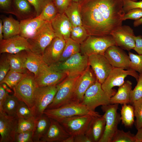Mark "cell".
<instances>
[{
    "label": "cell",
    "instance_id": "6da1fadb",
    "mask_svg": "<svg viewBox=\"0 0 142 142\" xmlns=\"http://www.w3.org/2000/svg\"><path fill=\"white\" fill-rule=\"evenodd\" d=\"M83 26L89 36L111 35L122 25L125 13L122 0H81Z\"/></svg>",
    "mask_w": 142,
    "mask_h": 142
},
{
    "label": "cell",
    "instance_id": "7a4b0ae2",
    "mask_svg": "<svg viewBox=\"0 0 142 142\" xmlns=\"http://www.w3.org/2000/svg\"><path fill=\"white\" fill-rule=\"evenodd\" d=\"M43 114L59 122L64 118L77 115H89L94 116H102L98 112L90 110L81 103L74 102L69 103L56 108L46 109Z\"/></svg>",
    "mask_w": 142,
    "mask_h": 142
},
{
    "label": "cell",
    "instance_id": "3957f363",
    "mask_svg": "<svg viewBox=\"0 0 142 142\" xmlns=\"http://www.w3.org/2000/svg\"><path fill=\"white\" fill-rule=\"evenodd\" d=\"M89 66L88 56L80 52L64 61H59L49 67L55 71L65 73L69 76L81 74Z\"/></svg>",
    "mask_w": 142,
    "mask_h": 142
},
{
    "label": "cell",
    "instance_id": "277c9868",
    "mask_svg": "<svg viewBox=\"0 0 142 142\" xmlns=\"http://www.w3.org/2000/svg\"><path fill=\"white\" fill-rule=\"evenodd\" d=\"M37 87L34 74L28 71L13 89V94L19 101L24 102L32 110L34 92Z\"/></svg>",
    "mask_w": 142,
    "mask_h": 142
},
{
    "label": "cell",
    "instance_id": "5b68a950",
    "mask_svg": "<svg viewBox=\"0 0 142 142\" xmlns=\"http://www.w3.org/2000/svg\"><path fill=\"white\" fill-rule=\"evenodd\" d=\"M80 75L67 76L57 85V91L54 98L46 109L58 108L72 102L76 83Z\"/></svg>",
    "mask_w": 142,
    "mask_h": 142
},
{
    "label": "cell",
    "instance_id": "8992f818",
    "mask_svg": "<svg viewBox=\"0 0 142 142\" xmlns=\"http://www.w3.org/2000/svg\"><path fill=\"white\" fill-rule=\"evenodd\" d=\"M115 45L111 35L98 36L89 35L80 44V53L88 56L93 54L104 55L109 47Z\"/></svg>",
    "mask_w": 142,
    "mask_h": 142
},
{
    "label": "cell",
    "instance_id": "52a82bcc",
    "mask_svg": "<svg viewBox=\"0 0 142 142\" xmlns=\"http://www.w3.org/2000/svg\"><path fill=\"white\" fill-rule=\"evenodd\" d=\"M123 68H113L107 78L102 84V89L106 94L111 98L116 93L113 89L114 87H120L124 83L125 78L128 75L134 78L137 81L139 75L136 71L130 69L125 70Z\"/></svg>",
    "mask_w": 142,
    "mask_h": 142
},
{
    "label": "cell",
    "instance_id": "ba28073f",
    "mask_svg": "<svg viewBox=\"0 0 142 142\" xmlns=\"http://www.w3.org/2000/svg\"><path fill=\"white\" fill-rule=\"evenodd\" d=\"M57 91V85L38 87L36 88L32 109L36 118L43 115L44 110L53 101Z\"/></svg>",
    "mask_w": 142,
    "mask_h": 142
},
{
    "label": "cell",
    "instance_id": "9c48e42d",
    "mask_svg": "<svg viewBox=\"0 0 142 142\" xmlns=\"http://www.w3.org/2000/svg\"><path fill=\"white\" fill-rule=\"evenodd\" d=\"M55 37L51 22L46 21L33 37L27 39L31 51L42 55L45 49Z\"/></svg>",
    "mask_w": 142,
    "mask_h": 142
},
{
    "label": "cell",
    "instance_id": "30bf717a",
    "mask_svg": "<svg viewBox=\"0 0 142 142\" xmlns=\"http://www.w3.org/2000/svg\"><path fill=\"white\" fill-rule=\"evenodd\" d=\"M118 105L116 104L102 106L106 125L104 133L99 142H111L121 120V116L117 112Z\"/></svg>",
    "mask_w": 142,
    "mask_h": 142
},
{
    "label": "cell",
    "instance_id": "8fae6325",
    "mask_svg": "<svg viewBox=\"0 0 142 142\" xmlns=\"http://www.w3.org/2000/svg\"><path fill=\"white\" fill-rule=\"evenodd\" d=\"M110 98L103 90L102 84L97 79L95 83L85 92L81 103L90 110L95 111L98 106L110 104Z\"/></svg>",
    "mask_w": 142,
    "mask_h": 142
},
{
    "label": "cell",
    "instance_id": "7c38bea8",
    "mask_svg": "<svg viewBox=\"0 0 142 142\" xmlns=\"http://www.w3.org/2000/svg\"><path fill=\"white\" fill-rule=\"evenodd\" d=\"M93 116L77 115L64 118L59 122L70 135L85 134Z\"/></svg>",
    "mask_w": 142,
    "mask_h": 142
},
{
    "label": "cell",
    "instance_id": "4fadbf2b",
    "mask_svg": "<svg viewBox=\"0 0 142 142\" xmlns=\"http://www.w3.org/2000/svg\"><path fill=\"white\" fill-rule=\"evenodd\" d=\"M18 118L0 111V142H14Z\"/></svg>",
    "mask_w": 142,
    "mask_h": 142
},
{
    "label": "cell",
    "instance_id": "5bb4252c",
    "mask_svg": "<svg viewBox=\"0 0 142 142\" xmlns=\"http://www.w3.org/2000/svg\"><path fill=\"white\" fill-rule=\"evenodd\" d=\"M88 63L98 81L101 84L113 68L103 55L93 54L89 56Z\"/></svg>",
    "mask_w": 142,
    "mask_h": 142
},
{
    "label": "cell",
    "instance_id": "9a60e30c",
    "mask_svg": "<svg viewBox=\"0 0 142 142\" xmlns=\"http://www.w3.org/2000/svg\"><path fill=\"white\" fill-rule=\"evenodd\" d=\"M67 76L65 73L54 70L44 63L35 78L37 86L42 87L57 85Z\"/></svg>",
    "mask_w": 142,
    "mask_h": 142
},
{
    "label": "cell",
    "instance_id": "2e32d148",
    "mask_svg": "<svg viewBox=\"0 0 142 142\" xmlns=\"http://www.w3.org/2000/svg\"><path fill=\"white\" fill-rule=\"evenodd\" d=\"M90 67L89 66L78 78L71 102L81 103L86 91L97 80L96 76L90 69Z\"/></svg>",
    "mask_w": 142,
    "mask_h": 142
},
{
    "label": "cell",
    "instance_id": "e0dca14e",
    "mask_svg": "<svg viewBox=\"0 0 142 142\" xmlns=\"http://www.w3.org/2000/svg\"><path fill=\"white\" fill-rule=\"evenodd\" d=\"M115 45L127 50L134 49L135 44L133 29L130 26H121L111 33Z\"/></svg>",
    "mask_w": 142,
    "mask_h": 142
},
{
    "label": "cell",
    "instance_id": "ac0fdd59",
    "mask_svg": "<svg viewBox=\"0 0 142 142\" xmlns=\"http://www.w3.org/2000/svg\"><path fill=\"white\" fill-rule=\"evenodd\" d=\"M31 50L27 39L17 35L0 41V53L16 54L23 50Z\"/></svg>",
    "mask_w": 142,
    "mask_h": 142
},
{
    "label": "cell",
    "instance_id": "d6986e66",
    "mask_svg": "<svg viewBox=\"0 0 142 142\" xmlns=\"http://www.w3.org/2000/svg\"><path fill=\"white\" fill-rule=\"evenodd\" d=\"M65 43L64 39L56 37L53 39L42 55L45 64L50 66L59 61Z\"/></svg>",
    "mask_w": 142,
    "mask_h": 142
},
{
    "label": "cell",
    "instance_id": "ffe728a7",
    "mask_svg": "<svg viewBox=\"0 0 142 142\" xmlns=\"http://www.w3.org/2000/svg\"><path fill=\"white\" fill-rule=\"evenodd\" d=\"M104 55L113 68L129 69V56L119 47L114 45L109 47Z\"/></svg>",
    "mask_w": 142,
    "mask_h": 142
},
{
    "label": "cell",
    "instance_id": "44dd1931",
    "mask_svg": "<svg viewBox=\"0 0 142 142\" xmlns=\"http://www.w3.org/2000/svg\"><path fill=\"white\" fill-rule=\"evenodd\" d=\"M55 37L66 41L70 38L72 25L64 13H58L51 22Z\"/></svg>",
    "mask_w": 142,
    "mask_h": 142
},
{
    "label": "cell",
    "instance_id": "7402d4cb",
    "mask_svg": "<svg viewBox=\"0 0 142 142\" xmlns=\"http://www.w3.org/2000/svg\"><path fill=\"white\" fill-rule=\"evenodd\" d=\"M50 119V124L48 129L40 139V142H63L70 135L59 122Z\"/></svg>",
    "mask_w": 142,
    "mask_h": 142
},
{
    "label": "cell",
    "instance_id": "603a6c76",
    "mask_svg": "<svg viewBox=\"0 0 142 142\" xmlns=\"http://www.w3.org/2000/svg\"><path fill=\"white\" fill-rule=\"evenodd\" d=\"M46 21L38 17L21 20L19 35L27 39L32 38Z\"/></svg>",
    "mask_w": 142,
    "mask_h": 142
},
{
    "label": "cell",
    "instance_id": "cb8c5ba5",
    "mask_svg": "<svg viewBox=\"0 0 142 142\" xmlns=\"http://www.w3.org/2000/svg\"><path fill=\"white\" fill-rule=\"evenodd\" d=\"M106 120L103 115L93 117L85 134L92 142H99L104 131Z\"/></svg>",
    "mask_w": 142,
    "mask_h": 142
},
{
    "label": "cell",
    "instance_id": "d4e9b609",
    "mask_svg": "<svg viewBox=\"0 0 142 142\" xmlns=\"http://www.w3.org/2000/svg\"><path fill=\"white\" fill-rule=\"evenodd\" d=\"M132 83L129 80L125 81L119 87L115 94L110 98V104H125L130 103Z\"/></svg>",
    "mask_w": 142,
    "mask_h": 142
},
{
    "label": "cell",
    "instance_id": "484cf974",
    "mask_svg": "<svg viewBox=\"0 0 142 142\" xmlns=\"http://www.w3.org/2000/svg\"><path fill=\"white\" fill-rule=\"evenodd\" d=\"M25 52L26 50H23L16 54L6 53L10 65V70L23 73L29 71L25 66Z\"/></svg>",
    "mask_w": 142,
    "mask_h": 142
},
{
    "label": "cell",
    "instance_id": "4316f807",
    "mask_svg": "<svg viewBox=\"0 0 142 142\" xmlns=\"http://www.w3.org/2000/svg\"><path fill=\"white\" fill-rule=\"evenodd\" d=\"M25 57L26 68L36 77L42 65L44 63L42 55L28 50H26Z\"/></svg>",
    "mask_w": 142,
    "mask_h": 142
},
{
    "label": "cell",
    "instance_id": "83f0119b",
    "mask_svg": "<svg viewBox=\"0 0 142 142\" xmlns=\"http://www.w3.org/2000/svg\"><path fill=\"white\" fill-rule=\"evenodd\" d=\"M50 124V118L44 114L36 118L33 132V142H40L41 139L47 133Z\"/></svg>",
    "mask_w": 142,
    "mask_h": 142
},
{
    "label": "cell",
    "instance_id": "f1b7e54d",
    "mask_svg": "<svg viewBox=\"0 0 142 142\" xmlns=\"http://www.w3.org/2000/svg\"><path fill=\"white\" fill-rule=\"evenodd\" d=\"M2 21L4 39L19 34L20 22L11 16L6 17Z\"/></svg>",
    "mask_w": 142,
    "mask_h": 142
},
{
    "label": "cell",
    "instance_id": "f546056e",
    "mask_svg": "<svg viewBox=\"0 0 142 142\" xmlns=\"http://www.w3.org/2000/svg\"><path fill=\"white\" fill-rule=\"evenodd\" d=\"M14 14L21 20L33 17L31 5L28 0H14Z\"/></svg>",
    "mask_w": 142,
    "mask_h": 142
},
{
    "label": "cell",
    "instance_id": "4dcf8cb0",
    "mask_svg": "<svg viewBox=\"0 0 142 142\" xmlns=\"http://www.w3.org/2000/svg\"><path fill=\"white\" fill-rule=\"evenodd\" d=\"M64 13L72 26L83 25L79 2L72 1L65 10Z\"/></svg>",
    "mask_w": 142,
    "mask_h": 142
},
{
    "label": "cell",
    "instance_id": "1f68e13d",
    "mask_svg": "<svg viewBox=\"0 0 142 142\" xmlns=\"http://www.w3.org/2000/svg\"><path fill=\"white\" fill-rule=\"evenodd\" d=\"M80 44L69 38L66 41L65 46L59 61L66 60L75 54L80 52Z\"/></svg>",
    "mask_w": 142,
    "mask_h": 142
},
{
    "label": "cell",
    "instance_id": "d6a6232c",
    "mask_svg": "<svg viewBox=\"0 0 142 142\" xmlns=\"http://www.w3.org/2000/svg\"><path fill=\"white\" fill-rule=\"evenodd\" d=\"M19 100L14 94H8L3 105V111L8 115L16 116Z\"/></svg>",
    "mask_w": 142,
    "mask_h": 142
},
{
    "label": "cell",
    "instance_id": "836d02e7",
    "mask_svg": "<svg viewBox=\"0 0 142 142\" xmlns=\"http://www.w3.org/2000/svg\"><path fill=\"white\" fill-rule=\"evenodd\" d=\"M121 118L126 127L131 126L134 122V109L133 106L124 104L121 110Z\"/></svg>",
    "mask_w": 142,
    "mask_h": 142
},
{
    "label": "cell",
    "instance_id": "e575fe53",
    "mask_svg": "<svg viewBox=\"0 0 142 142\" xmlns=\"http://www.w3.org/2000/svg\"><path fill=\"white\" fill-rule=\"evenodd\" d=\"M58 13L53 1L48 4L39 15L37 17L44 21L51 22Z\"/></svg>",
    "mask_w": 142,
    "mask_h": 142
},
{
    "label": "cell",
    "instance_id": "d590c367",
    "mask_svg": "<svg viewBox=\"0 0 142 142\" xmlns=\"http://www.w3.org/2000/svg\"><path fill=\"white\" fill-rule=\"evenodd\" d=\"M26 73L14 72L10 70L0 83V84L5 83L11 89H13L23 77Z\"/></svg>",
    "mask_w": 142,
    "mask_h": 142
},
{
    "label": "cell",
    "instance_id": "8d00e7d4",
    "mask_svg": "<svg viewBox=\"0 0 142 142\" xmlns=\"http://www.w3.org/2000/svg\"><path fill=\"white\" fill-rule=\"evenodd\" d=\"M89 36L85 29L83 25L72 26L70 38L76 42L80 44Z\"/></svg>",
    "mask_w": 142,
    "mask_h": 142
},
{
    "label": "cell",
    "instance_id": "74e56055",
    "mask_svg": "<svg viewBox=\"0 0 142 142\" xmlns=\"http://www.w3.org/2000/svg\"><path fill=\"white\" fill-rule=\"evenodd\" d=\"M16 115L18 118L35 120L36 117L33 111L23 102L19 101Z\"/></svg>",
    "mask_w": 142,
    "mask_h": 142
},
{
    "label": "cell",
    "instance_id": "f35d334b",
    "mask_svg": "<svg viewBox=\"0 0 142 142\" xmlns=\"http://www.w3.org/2000/svg\"><path fill=\"white\" fill-rule=\"evenodd\" d=\"M36 119L18 118L17 133L33 131L35 126Z\"/></svg>",
    "mask_w": 142,
    "mask_h": 142
},
{
    "label": "cell",
    "instance_id": "ab89813d",
    "mask_svg": "<svg viewBox=\"0 0 142 142\" xmlns=\"http://www.w3.org/2000/svg\"><path fill=\"white\" fill-rule=\"evenodd\" d=\"M111 142H136L135 135L130 131L125 132L118 129L112 138Z\"/></svg>",
    "mask_w": 142,
    "mask_h": 142
},
{
    "label": "cell",
    "instance_id": "60d3db41",
    "mask_svg": "<svg viewBox=\"0 0 142 142\" xmlns=\"http://www.w3.org/2000/svg\"><path fill=\"white\" fill-rule=\"evenodd\" d=\"M130 59L129 69L142 73V55H138L129 52Z\"/></svg>",
    "mask_w": 142,
    "mask_h": 142
},
{
    "label": "cell",
    "instance_id": "b9f144b4",
    "mask_svg": "<svg viewBox=\"0 0 142 142\" xmlns=\"http://www.w3.org/2000/svg\"><path fill=\"white\" fill-rule=\"evenodd\" d=\"M132 104L134 109L136 127L138 130L142 127V98Z\"/></svg>",
    "mask_w": 142,
    "mask_h": 142
},
{
    "label": "cell",
    "instance_id": "7bdbcfd3",
    "mask_svg": "<svg viewBox=\"0 0 142 142\" xmlns=\"http://www.w3.org/2000/svg\"><path fill=\"white\" fill-rule=\"evenodd\" d=\"M0 60V83L10 70L11 66L7 53L1 54Z\"/></svg>",
    "mask_w": 142,
    "mask_h": 142
},
{
    "label": "cell",
    "instance_id": "ee69618b",
    "mask_svg": "<svg viewBox=\"0 0 142 142\" xmlns=\"http://www.w3.org/2000/svg\"><path fill=\"white\" fill-rule=\"evenodd\" d=\"M136 85L131 90L130 94V102L132 104L142 98V73L140 74Z\"/></svg>",
    "mask_w": 142,
    "mask_h": 142
},
{
    "label": "cell",
    "instance_id": "f6af8a7d",
    "mask_svg": "<svg viewBox=\"0 0 142 142\" xmlns=\"http://www.w3.org/2000/svg\"><path fill=\"white\" fill-rule=\"evenodd\" d=\"M33 7L36 15L38 16L40 14L45 6L54 0H28Z\"/></svg>",
    "mask_w": 142,
    "mask_h": 142
},
{
    "label": "cell",
    "instance_id": "bcb514c9",
    "mask_svg": "<svg viewBox=\"0 0 142 142\" xmlns=\"http://www.w3.org/2000/svg\"><path fill=\"white\" fill-rule=\"evenodd\" d=\"M33 131L16 133L14 142H33Z\"/></svg>",
    "mask_w": 142,
    "mask_h": 142
},
{
    "label": "cell",
    "instance_id": "7dc6e473",
    "mask_svg": "<svg viewBox=\"0 0 142 142\" xmlns=\"http://www.w3.org/2000/svg\"><path fill=\"white\" fill-rule=\"evenodd\" d=\"M142 18V9L135 8L130 10L125 13L123 18V21L130 19L135 20Z\"/></svg>",
    "mask_w": 142,
    "mask_h": 142
},
{
    "label": "cell",
    "instance_id": "c3c4849f",
    "mask_svg": "<svg viewBox=\"0 0 142 142\" xmlns=\"http://www.w3.org/2000/svg\"><path fill=\"white\" fill-rule=\"evenodd\" d=\"M123 8L125 13L130 10L135 8L142 9V1H134L131 0H122Z\"/></svg>",
    "mask_w": 142,
    "mask_h": 142
},
{
    "label": "cell",
    "instance_id": "681fc988",
    "mask_svg": "<svg viewBox=\"0 0 142 142\" xmlns=\"http://www.w3.org/2000/svg\"><path fill=\"white\" fill-rule=\"evenodd\" d=\"M71 2V0H54L55 5L59 13H64Z\"/></svg>",
    "mask_w": 142,
    "mask_h": 142
},
{
    "label": "cell",
    "instance_id": "f907efd6",
    "mask_svg": "<svg viewBox=\"0 0 142 142\" xmlns=\"http://www.w3.org/2000/svg\"><path fill=\"white\" fill-rule=\"evenodd\" d=\"M11 0H0V8L7 13L12 14L11 10Z\"/></svg>",
    "mask_w": 142,
    "mask_h": 142
},
{
    "label": "cell",
    "instance_id": "816d5d0a",
    "mask_svg": "<svg viewBox=\"0 0 142 142\" xmlns=\"http://www.w3.org/2000/svg\"><path fill=\"white\" fill-rule=\"evenodd\" d=\"M135 46L134 49L139 54L142 55V36L139 35L135 36Z\"/></svg>",
    "mask_w": 142,
    "mask_h": 142
},
{
    "label": "cell",
    "instance_id": "f5cc1de1",
    "mask_svg": "<svg viewBox=\"0 0 142 142\" xmlns=\"http://www.w3.org/2000/svg\"><path fill=\"white\" fill-rule=\"evenodd\" d=\"M8 93L2 85H0V111H3V105Z\"/></svg>",
    "mask_w": 142,
    "mask_h": 142
},
{
    "label": "cell",
    "instance_id": "db71d44e",
    "mask_svg": "<svg viewBox=\"0 0 142 142\" xmlns=\"http://www.w3.org/2000/svg\"><path fill=\"white\" fill-rule=\"evenodd\" d=\"M74 142H92L91 139L85 134L74 136Z\"/></svg>",
    "mask_w": 142,
    "mask_h": 142
},
{
    "label": "cell",
    "instance_id": "11a10c76",
    "mask_svg": "<svg viewBox=\"0 0 142 142\" xmlns=\"http://www.w3.org/2000/svg\"><path fill=\"white\" fill-rule=\"evenodd\" d=\"M135 137L136 142H142V127L138 130Z\"/></svg>",
    "mask_w": 142,
    "mask_h": 142
},
{
    "label": "cell",
    "instance_id": "9f6ffc18",
    "mask_svg": "<svg viewBox=\"0 0 142 142\" xmlns=\"http://www.w3.org/2000/svg\"><path fill=\"white\" fill-rule=\"evenodd\" d=\"M3 22L2 20H0V41L3 39Z\"/></svg>",
    "mask_w": 142,
    "mask_h": 142
},
{
    "label": "cell",
    "instance_id": "6f0895ef",
    "mask_svg": "<svg viewBox=\"0 0 142 142\" xmlns=\"http://www.w3.org/2000/svg\"><path fill=\"white\" fill-rule=\"evenodd\" d=\"M1 85L6 91L8 93H12L13 92L11 89L5 83H2Z\"/></svg>",
    "mask_w": 142,
    "mask_h": 142
},
{
    "label": "cell",
    "instance_id": "680465c9",
    "mask_svg": "<svg viewBox=\"0 0 142 142\" xmlns=\"http://www.w3.org/2000/svg\"><path fill=\"white\" fill-rule=\"evenodd\" d=\"M63 142H74V136L70 135L65 139Z\"/></svg>",
    "mask_w": 142,
    "mask_h": 142
},
{
    "label": "cell",
    "instance_id": "91938a15",
    "mask_svg": "<svg viewBox=\"0 0 142 142\" xmlns=\"http://www.w3.org/2000/svg\"><path fill=\"white\" fill-rule=\"evenodd\" d=\"M142 24V18H141L135 20L134 22V27H137Z\"/></svg>",
    "mask_w": 142,
    "mask_h": 142
},
{
    "label": "cell",
    "instance_id": "94428289",
    "mask_svg": "<svg viewBox=\"0 0 142 142\" xmlns=\"http://www.w3.org/2000/svg\"><path fill=\"white\" fill-rule=\"evenodd\" d=\"M72 1L79 2H80L81 0H71Z\"/></svg>",
    "mask_w": 142,
    "mask_h": 142
},
{
    "label": "cell",
    "instance_id": "6125c7cd",
    "mask_svg": "<svg viewBox=\"0 0 142 142\" xmlns=\"http://www.w3.org/2000/svg\"><path fill=\"white\" fill-rule=\"evenodd\" d=\"M131 0L133 1H137L136 0Z\"/></svg>",
    "mask_w": 142,
    "mask_h": 142
},
{
    "label": "cell",
    "instance_id": "be15d7a7",
    "mask_svg": "<svg viewBox=\"0 0 142 142\" xmlns=\"http://www.w3.org/2000/svg\"><path fill=\"white\" fill-rule=\"evenodd\" d=\"M137 1V0H136Z\"/></svg>",
    "mask_w": 142,
    "mask_h": 142
}]
</instances>
